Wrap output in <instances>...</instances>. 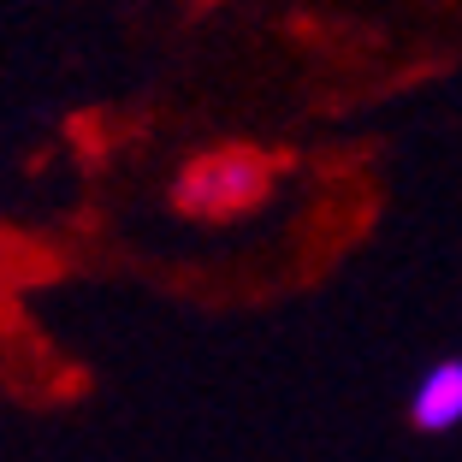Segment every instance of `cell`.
<instances>
[{
    "mask_svg": "<svg viewBox=\"0 0 462 462\" xmlns=\"http://www.w3.org/2000/svg\"><path fill=\"white\" fill-rule=\"evenodd\" d=\"M267 196V166L249 149H214L178 178V208L196 219H231Z\"/></svg>",
    "mask_w": 462,
    "mask_h": 462,
    "instance_id": "cell-1",
    "label": "cell"
},
{
    "mask_svg": "<svg viewBox=\"0 0 462 462\" xmlns=\"http://www.w3.org/2000/svg\"><path fill=\"white\" fill-rule=\"evenodd\" d=\"M409 421L421 433H450L462 421V356H445L415 380L409 392Z\"/></svg>",
    "mask_w": 462,
    "mask_h": 462,
    "instance_id": "cell-2",
    "label": "cell"
}]
</instances>
